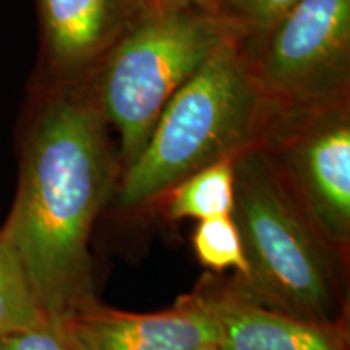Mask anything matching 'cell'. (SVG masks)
Instances as JSON below:
<instances>
[{"label":"cell","mask_w":350,"mask_h":350,"mask_svg":"<svg viewBox=\"0 0 350 350\" xmlns=\"http://www.w3.org/2000/svg\"><path fill=\"white\" fill-rule=\"evenodd\" d=\"M260 36L253 67L279 113L347 103L350 0H297Z\"/></svg>","instance_id":"cell-5"},{"label":"cell","mask_w":350,"mask_h":350,"mask_svg":"<svg viewBox=\"0 0 350 350\" xmlns=\"http://www.w3.org/2000/svg\"><path fill=\"white\" fill-rule=\"evenodd\" d=\"M297 0H216L217 12L242 26L250 36L260 34L291 8Z\"/></svg>","instance_id":"cell-13"},{"label":"cell","mask_w":350,"mask_h":350,"mask_svg":"<svg viewBox=\"0 0 350 350\" xmlns=\"http://www.w3.org/2000/svg\"><path fill=\"white\" fill-rule=\"evenodd\" d=\"M120 175L94 94L55 93L25 131L15 201L0 234L51 326L98 304L90 239Z\"/></svg>","instance_id":"cell-1"},{"label":"cell","mask_w":350,"mask_h":350,"mask_svg":"<svg viewBox=\"0 0 350 350\" xmlns=\"http://www.w3.org/2000/svg\"><path fill=\"white\" fill-rule=\"evenodd\" d=\"M187 350H221L217 344H204V345H196V347L187 349Z\"/></svg>","instance_id":"cell-16"},{"label":"cell","mask_w":350,"mask_h":350,"mask_svg":"<svg viewBox=\"0 0 350 350\" xmlns=\"http://www.w3.org/2000/svg\"><path fill=\"white\" fill-rule=\"evenodd\" d=\"M216 319L221 350H350L349 323H319L252 299L234 279L206 274L193 288Z\"/></svg>","instance_id":"cell-8"},{"label":"cell","mask_w":350,"mask_h":350,"mask_svg":"<svg viewBox=\"0 0 350 350\" xmlns=\"http://www.w3.org/2000/svg\"><path fill=\"white\" fill-rule=\"evenodd\" d=\"M331 247L349 260L350 119L347 104L279 113L260 143Z\"/></svg>","instance_id":"cell-6"},{"label":"cell","mask_w":350,"mask_h":350,"mask_svg":"<svg viewBox=\"0 0 350 350\" xmlns=\"http://www.w3.org/2000/svg\"><path fill=\"white\" fill-rule=\"evenodd\" d=\"M193 250L201 265L216 273L232 268L240 278L247 274L242 240L232 216L200 221L193 234Z\"/></svg>","instance_id":"cell-12"},{"label":"cell","mask_w":350,"mask_h":350,"mask_svg":"<svg viewBox=\"0 0 350 350\" xmlns=\"http://www.w3.org/2000/svg\"><path fill=\"white\" fill-rule=\"evenodd\" d=\"M49 325L10 243L0 234V336Z\"/></svg>","instance_id":"cell-11"},{"label":"cell","mask_w":350,"mask_h":350,"mask_svg":"<svg viewBox=\"0 0 350 350\" xmlns=\"http://www.w3.org/2000/svg\"><path fill=\"white\" fill-rule=\"evenodd\" d=\"M0 350H72L54 326L44 325L34 329L0 336Z\"/></svg>","instance_id":"cell-14"},{"label":"cell","mask_w":350,"mask_h":350,"mask_svg":"<svg viewBox=\"0 0 350 350\" xmlns=\"http://www.w3.org/2000/svg\"><path fill=\"white\" fill-rule=\"evenodd\" d=\"M245 38L219 47L172 96L142 154L119 175L122 209L144 206L196 170L262 142L279 111L258 80Z\"/></svg>","instance_id":"cell-3"},{"label":"cell","mask_w":350,"mask_h":350,"mask_svg":"<svg viewBox=\"0 0 350 350\" xmlns=\"http://www.w3.org/2000/svg\"><path fill=\"white\" fill-rule=\"evenodd\" d=\"M170 221L230 216L234 209V164L232 159L217 161L178 182L167 191Z\"/></svg>","instance_id":"cell-10"},{"label":"cell","mask_w":350,"mask_h":350,"mask_svg":"<svg viewBox=\"0 0 350 350\" xmlns=\"http://www.w3.org/2000/svg\"><path fill=\"white\" fill-rule=\"evenodd\" d=\"M182 8H200V10L219 13L216 0H154L156 12L182 10Z\"/></svg>","instance_id":"cell-15"},{"label":"cell","mask_w":350,"mask_h":350,"mask_svg":"<svg viewBox=\"0 0 350 350\" xmlns=\"http://www.w3.org/2000/svg\"><path fill=\"white\" fill-rule=\"evenodd\" d=\"M242 26L200 8L152 12L103 60L96 103L119 131L120 172L142 154L164 107Z\"/></svg>","instance_id":"cell-4"},{"label":"cell","mask_w":350,"mask_h":350,"mask_svg":"<svg viewBox=\"0 0 350 350\" xmlns=\"http://www.w3.org/2000/svg\"><path fill=\"white\" fill-rule=\"evenodd\" d=\"M54 327L72 350H187L219 345L216 319L195 291L156 313L119 312L98 301Z\"/></svg>","instance_id":"cell-7"},{"label":"cell","mask_w":350,"mask_h":350,"mask_svg":"<svg viewBox=\"0 0 350 350\" xmlns=\"http://www.w3.org/2000/svg\"><path fill=\"white\" fill-rule=\"evenodd\" d=\"M232 164L230 216L247 261V274H234V282L260 304L294 317L349 323L347 261L319 232L265 148H247Z\"/></svg>","instance_id":"cell-2"},{"label":"cell","mask_w":350,"mask_h":350,"mask_svg":"<svg viewBox=\"0 0 350 350\" xmlns=\"http://www.w3.org/2000/svg\"><path fill=\"white\" fill-rule=\"evenodd\" d=\"M46 54L65 75L100 64L150 13L154 0H39Z\"/></svg>","instance_id":"cell-9"}]
</instances>
